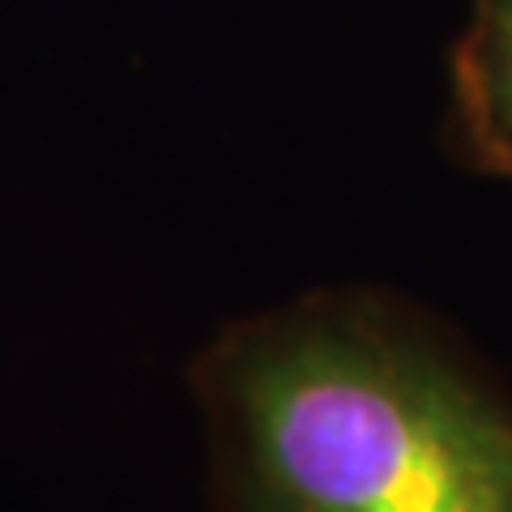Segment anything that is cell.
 <instances>
[{"mask_svg":"<svg viewBox=\"0 0 512 512\" xmlns=\"http://www.w3.org/2000/svg\"><path fill=\"white\" fill-rule=\"evenodd\" d=\"M192 380L231 512H512V406L384 295L239 320Z\"/></svg>","mask_w":512,"mask_h":512,"instance_id":"1","label":"cell"},{"mask_svg":"<svg viewBox=\"0 0 512 512\" xmlns=\"http://www.w3.org/2000/svg\"><path fill=\"white\" fill-rule=\"evenodd\" d=\"M453 146L474 171L512 180V0H474L448 56Z\"/></svg>","mask_w":512,"mask_h":512,"instance_id":"2","label":"cell"}]
</instances>
